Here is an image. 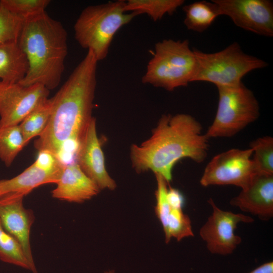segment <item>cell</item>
Wrapping results in <instances>:
<instances>
[{
  "mask_svg": "<svg viewBox=\"0 0 273 273\" xmlns=\"http://www.w3.org/2000/svg\"><path fill=\"white\" fill-rule=\"evenodd\" d=\"M253 149H232L214 156L206 165L200 183L203 187L233 185L243 189L257 174L251 156Z\"/></svg>",
  "mask_w": 273,
  "mask_h": 273,
  "instance_id": "obj_8",
  "label": "cell"
},
{
  "mask_svg": "<svg viewBox=\"0 0 273 273\" xmlns=\"http://www.w3.org/2000/svg\"><path fill=\"white\" fill-rule=\"evenodd\" d=\"M197 68L196 57L188 39H164L155 44L142 81L172 92L192 82Z\"/></svg>",
  "mask_w": 273,
  "mask_h": 273,
  "instance_id": "obj_5",
  "label": "cell"
},
{
  "mask_svg": "<svg viewBox=\"0 0 273 273\" xmlns=\"http://www.w3.org/2000/svg\"><path fill=\"white\" fill-rule=\"evenodd\" d=\"M212 208L211 215L202 226L199 234L212 254H232L241 243V238L235 231L240 222L251 223L254 219L248 215L224 211L218 207L212 198L208 201Z\"/></svg>",
  "mask_w": 273,
  "mask_h": 273,
  "instance_id": "obj_9",
  "label": "cell"
},
{
  "mask_svg": "<svg viewBox=\"0 0 273 273\" xmlns=\"http://www.w3.org/2000/svg\"><path fill=\"white\" fill-rule=\"evenodd\" d=\"M167 198L171 209H183L185 204V198L178 190L171 187H168Z\"/></svg>",
  "mask_w": 273,
  "mask_h": 273,
  "instance_id": "obj_29",
  "label": "cell"
},
{
  "mask_svg": "<svg viewBox=\"0 0 273 273\" xmlns=\"http://www.w3.org/2000/svg\"><path fill=\"white\" fill-rule=\"evenodd\" d=\"M76 163L100 190H114L115 181L108 172L101 145L98 139L96 119L93 117L81 139L76 156Z\"/></svg>",
  "mask_w": 273,
  "mask_h": 273,
  "instance_id": "obj_12",
  "label": "cell"
},
{
  "mask_svg": "<svg viewBox=\"0 0 273 273\" xmlns=\"http://www.w3.org/2000/svg\"><path fill=\"white\" fill-rule=\"evenodd\" d=\"M249 273H273V262H266Z\"/></svg>",
  "mask_w": 273,
  "mask_h": 273,
  "instance_id": "obj_30",
  "label": "cell"
},
{
  "mask_svg": "<svg viewBox=\"0 0 273 273\" xmlns=\"http://www.w3.org/2000/svg\"><path fill=\"white\" fill-rule=\"evenodd\" d=\"M57 186L52 192L55 199L82 203L97 196L101 191L76 163L64 166Z\"/></svg>",
  "mask_w": 273,
  "mask_h": 273,
  "instance_id": "obj_15",
  "label": "cell"
},
{
  "mask_svg": "<svg viewBox=\"0 0 273 273\" xmlns=\"http://www.w3.org/2000/svg\"><path fill=\"white\" fill-rule=\"evenodd\" d=\"M155 175L157 183L155 211L164 232L166 229L168 218L171 209L167 198L169 183L161 175L157 173Z\"/></svg>",
  "mask_w": 273,
  "mask_h": 273,
  "instance_id": "obj_27",
  "label": "cell"
},
{
  "mask_svg": "<svg viewBox=\"0 0 273 273\" xmlns=\"http://www.w3.org/2000/svg\"><path fill=\"white\" fill-rule=\"evenodd\" d=\"M208 139L202 133L200 123L192 115L164 114L159 119L151 136L141 144H132L130 157L138 173L148 170L172 180V171L180 159L203 162L207 156Z\"/></svg>",
  "mask_w": 273,
  "mask_h": 273,
  "instance_id": "obj_2",
  "label": "cell"
},
{
  "mask_svg": "<svg viewBox=\"0 0 273 273\" xmlns=\"http://www.w3.org/2000/svg\"><path fill=\"white\" fill-rule=\"evenodd\" d=\"M220 15L238 27L266 37L273 36V2L270 0H212Z\"/></svg>",
  "mask_w": 273,
  "mask_h": 273,
  "instance_id": "obj_10",
  "label": "cell"
},
{
  "mask_svg": "<svg viewBox=\"0 0 273 273\" xmlns=\"http://www.w3.org/2000/svg\"><path fill=\"white\" fill-rule=\"evenodd\" d=\"M19 124L0 127V159L10 166L26 145Z\"/></svg>",
  "mask_w": 273,
  "mask_h": 273,
  "instance_id": "obj_22",
  "label": "cell"
},
{
  "mask_svg": "<svg viewBox=\"0 0 273 273\" xmlns=\"http://www.w3.org/2000/svg\"><path fill=\"white\" fill-rule=\"evenodd\" d=\"M98 61L87 52L67 80L51 98L48 123L34 142L38 151L47 150L56 155L67 141L80 142L93 117Z\"/></svg>",
  "mask_w": 273,
  "mask_h": 273,
  "instance_id": "obj_1",
  "label": "cell"
},
{
  "mask_svg": "<svg viewBox=\"0 0 273 273\" xmlns=\"http://www.w3.org/2000/svg\"><path fill=\"white\" fill-rule=\"evenodd\" d=\"M50 0H0V5L23 19L46 11Z\"/></svg>",
  "mask_w": 273,
  "mask_h": 273,
  "instance_id": "obj_25",
  "label": "cell"
},
{
  "mask_svg": "<svg viewBox=\"0 0 273 273\" xmlns=\"http://www.w3.org/2000/svg\"><path fill=\"white\" fill-rule=\"evenodd\" d=\"M164 232L166 243L172 238L179 241L185 238L194 236L190 218L181 209H171Z\"/></svg>",
  "mask_w": 273,
  "mask_h": 273,
  "instance_id": "obj_24",
  "label": "cell"
},
{
  "mask_svg": "<svg viewBox=\"0 0 273 273\" xmlns=\"http://www.w3.org/2000/svg\"><path fill=\"white\" fill-rule=\"evenodd\" d=\"M0 260L37 273L35 264L26 256L19 242L3 227L0 221Z\"/></svg>",
  "mask_w": 273,
  "mask_h": 273,
  "instance_id": "obj_20",
  "label": "cell"
},
{
  "mask_svg": "<svg viewBox=\"0 0 273 273\" xmlns=\"http://www.w3.org/2000/svg\"><path fill=\"white\" fill-rule=\"evenodd\" d=\"M216 87L218 105L213 121L205 133L208 139L233 136L260 115L258 100L242 81Z\"/></svg>",
  "mask_w": 273,
  "mask_h": 273,
  "instance_id": "obj_7",
  "label": "cell"
},
{
  "mask_svg": "<svg viewBox=\"0 0 273 273\" xmlns=\"http://www.w3.org/2000/svg\"><path fill=\"white\" fill-rule=\"evenodd\" d=\"M104 273H115L114 270H109L106 271Z\"/></svg>",
  "mask_w": 273,
  "mask_h": 273,
  "instance_id": "obj_31",
  "label": "cell"
},
{
  "mask_svg": "<svg viewBox=\"0 0 273 273\" xmlns=\"http://www.w3.org/2000/svg\"><path fill=\"white\" fill-rule=\"evenodd\" d=\"M51 99L47 98L36 106L19 124L26 144L39 136L46 128L51 114Z\"/></svg>",
  "mask_w": 273,
  "mask_h": 273,
  "instance_id": "obj_21",
  "label": "cell"
},
{
  "mask_svg": "<svg viewBox=\"0 0 273 273\" xmlns=\"http://www.w3.org/2000/svg\"><path fill=\"white\" fill-rule=\"evenodd\" d=\"M185 17L184 23L188 30L203 32L220 15L216 5L211 1L196 2L183 7Z\"/></svg>",
  "mask_w": 273,
  "mask_h": 273,
  "instance_id": "obj_18",
  "label": "cell"
},
{
  "mask_svg": "<svg viewBox=\"0 0 273 273\" xmlns=\"http://www.w3.org/2000/svg\"><path fill=\"white\" fill-rule=\"evenodd\" d=\"M68 34L61 22L46 11L24 20L18 44L28 63L23 86L43 85L49 90L60 84L68 54Z\"/></svg>",
  "mask_w": 273,
  "mask_h": 273,
  "instance_id": "obj_3",
  "label": "cell"
},
{
  "mask_svg": "<svg viewBox=\"0 0 273 273\" xmlns=\"http://www.w3.org/2000/svg\"><path fill=\"white\" fill-rule=\"evenodd\" d=\"M49 94L40 84L0 83V127L19 124Z\"/></svg>",
  "mask_w": 273,
  "mask_h": 273,
  "instance_id": "obj_11",
  "label": "cell"
},
{
  "mask_svg": "<svg viewBox=\"0 0 273 273\" xmlns=\"http://www.w3.org/2000/svg\"><path fill=\"white\" fill-rule=\"evenodd\" d=\"M253 149L252 160L257 174L273 175V138H259L251 142Z\"/></svg>",
  "mask_w": 273,
  "mask_h": 273,
  "instance_id": "obj_23",
  "label": "cell"
},
{
  "mask_svg": "<svg viewBox=\"0 0 273 273\" xmlns=\"http://www.w3.org/2000/svg\"><path fill=\"white\" fill-rule=\"evenodd\" d=\"M193 49L197 68L192 82H208L216 86L235 85L249 72L268 65L265 61L244 53L237 42L213 53Z\"/></svg>",
  "mask_w": 273,
  "mask_h": 273,
  "instance_id": "obj_6",
  "label": "cell"
},
{
  "mask_svg": "<svg viewBox=\"0 0 273 273\" xmlns=\"http://www.w3.org/2000/svg\"><path fill=\"white\" fill-rule=\"evenodd\" d=\"M61 173L46 172L33 163L19 175L9 179L0 180V197L13 194L25 196L39 186L56 184Z\"/></svg>",
  "mask_w": 273,
  "mask_h": 273,
  "instance_id": "obj_16",
  "label": "cell"
},
{
  "mask_svg": "<svg viewBox=\"0 0 273 273\" xmlns=\"http://www.w3.org/2000/svg\"><path fill=\"white\" fill-rule=\"evenodd\" d=\"M125 1L90 5L80 13L73 26L74 37L83 49L91 51L97 61L107 56L114 35L139 15L124 11Z\"/></svg>",
  "mask_w": 273,
  "mask_h": 273,
  "instance_id": "obj_4",
  "label": "cell"
},
{
  "mask_svg": "<svg viewBox=\"0 0 273 273\" xmlns=\"http://www.w3.org/2000/svg\"><path fill=\"white\" fill-rule=\"evenodd\" d=\"M28 70L27 59L17 42L0 44V83H19Z\"/></svg>",
  "mask_w": 273,
  "mask_h": 273,
  "instance_id": "obj_17",
  "label": "cell"
},
{
  "mask_svg": "<svg viewBox=\"0 0 273 273\" xmlns=\"http://www.w3.org/2000/svg\"><path fill=\"white\" fill-rule=\"evenodd\" d=\"M230 204L263 220L272 218L273 175L257 174L247 187L231 200Z\"/></svg>",
  "mask_w": 273,
  "mask_h": 273,
  "instance_id": "obj_14",
  "label": "cell"
},
{
  "mask_svg": "<svg viewBox=\"0 0 273 273\" xmlns=\"http://www.w3.org/2000/svg\"><path fill=\"white\" fill-rule=\"evenodd\" d=\"M23 21L0 5V44L17 42Z\"/></svg>",
  "mask_w": 273,
  "mask_h": 273,
  "instance_id": "obj_26",
  "label": "cell"
},
{
  "mask_svg": "<svg viewBox=\"0 0 273 273\" xmlns=\"http://www.w3.org/2000/svg\"><path fill=\"white\" fill-rule=\"evenodd\" d=\"M24 197L18 194L0 197V221L4 229L21 244L29 260L35 264L30 241L35 216L31 209L24 206Z\"/></svg>",
  "mask_w": 273,
  "mask_h": 273,
  "instance_id": "obj_13",
  "label": "cell"
},
{
  "mask_svg": "<svg viewBox=\"0 0 273 273\" xmlns=\"http://www.w3.org/2000/svg\"><path fill=\"white\" fill-rule=\"evenodd\" d=\"M33 163L39 169L50 173H62L64 168L56 155L47 150L39 151Z\"/></svg>",
  "mask_w": 273,
  "mask_h": 273,
  "instance_id": "obj_28",
  "label": "cell"
},
{
  "mask_svg": "<svg viewBox=\"0 0 273 273\" xmlns=\"http://www.w3.org/2000/svg\"><path fill=\"white\" fill-rule=\"evenodd\" d=\"M185 3L184 0H128L124 11L145 14L154 21L161 20L166 14L172 15Z\"/></svg>",
  "mask_w": 273,
  "mask_h": 273,
  "instance_id": "obj_19",
  "label": "cell"
}]
</instances>
